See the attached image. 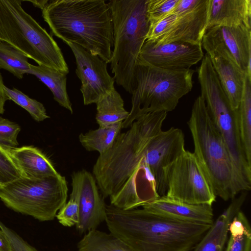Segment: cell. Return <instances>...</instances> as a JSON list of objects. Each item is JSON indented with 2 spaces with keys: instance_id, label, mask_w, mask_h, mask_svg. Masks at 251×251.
<instances>
[{
  "instance_id": "obj_1",
  "label": "cell",
  "mask_w": 251,
  "mask_h": 251,
  "mask_svg": "<svg viewBox=\"0 0 251 251\" xmlns=\"http://www.w3.org/2000/svg\"><path fill=\"white\" fill-rule=\"evenodd\" d=\"M110 232L133 251H190L212 224L177 220L145 209L123 210L106 205Z\"/></svg>"
},
{
  "instance_id": "obj_2",
  "label": "cell",
  "mask_w": 251,
  "mask_h": 251,
  "mask_svg": "<svg viewBox=\"0 0 251 251\" xmlns=\"http://www.w3.org/2000/svg\"><path fill=\"white\" fill-rule=\"evenodd\" d=\"M42 13L54 36L110 63L113 25L110 7L104 0H49Z\"/></svg>"
},
{
  "instance_id": "obj_3",
  "label": "cell",
  "mask_w": 251,
  "mask_h": 251,
  "mask_svg": "<svg viewBox=\"0 0 251 251\" xmlns=\"http://www.w3.org/2000/svg\"><path fill=\"white\" fill-rule=\"evenodd\" d=\"M166 112L149 113L117 135L110 147L100 155L93 174L103 198L115 194L144 160L151 140L160 131Z\"/></svg>"
},
{
  "instance_id": "obj_4",
  "label": "cell",
  "mask_w": 251,
  "mask_h": 251,
  "mask_svg": "<svg viewBox=\"0 0 251 251\" xmlns=\"http://www.w3.org/2000/svg\"><path fill=\"white\" fill-rule=\"evenodd\" d=\"M188 125L193 138V152L215 195L233 200L243 190L224 141L201 96L195 100Z\"/></svg>"
},
{
  "instance_id": "obj_5",
  "label": "cell",
  "mask_w": 251,
  "mask_h": 251,
  "mask_svg": "<svg viewBox=\"0 0 251 251\" xmlns=\"http://www.w3.org/2000/svg\"><path fill=\"white\" fill-rule=\"evenodd\" d=\"M108 4L113 25L111 70L117 85L131 94L136 63L150 26L147 0H113Z\"/></svg>"
},
{
  "instance_id": "obj_6",
  "label": "cell",
  "mask_w": 251,
  "mask_h": 251,
  "mask_svg": "<svg viewBox=\"0 0 251 251\" xmlns=\"http://www.w3.org/2000/svg\"><path fill=\"white\" fill-rule=\"evenodd\" d=\"M194 70H169L148 64L138 59L135 70V85L132 93V107L122 128L130 126L144 115L172 111L179 100L189 93L193 85Z\"/></svg>"
},
{
  "instance_id": "obj_7",
  "label": "cell",
  "mask_w": 251,
  "mask_h": 251,
  "mask_svg": "<svg viewBox=\"0 0 251 251\" xmlns=\"http://www.w3.org/2000/svg\"><path fill=\"white\" fill-rule=\"evenodd\" d=\"M20 0H0V41L22 52L38 65L68 74V66L57 43L22 6Z\"/></svg>"
},
{
  "instance_id": "obj_8",
  "label": "cell",
  "mask_w": 251,
  "mask_h": 251,
  "mask_svg": "<svg viewBox=\"0 0 251 251\" xmlns=\"http://www.w3.org/2000/svg\"><path fill=\"white\" fill-rule=\"evenodd\" d=\"M201 96L222 137L243 191L251 189V164L246 157L233 110L213 68L209 55H204L197 69Z\"/></svg>"
},
{
  "instance_id": "obj_9",
  "label": "cell",
  "mask_w": 251,
  "mask_h": 251,
  "mask_svg": "<svg viewBox=\"0 0 251 251\" xmlns=\"http://www.w3.org/2000/svg\"><path fill=\"white\" fill-rule=\"evenodd\" d=\"M68 191L66 178L60 174L41 178L22 176L0 185V200L15 212L50 221L66 202Z\"/></svg>"
},
{
  "instance_id": "obj_10",
  "label": "cell",
  "mask_w": 251,
  "mask_h": 251,
  "mask_svg": "<svg viewBox=\"0 0 251 251\" xmlns=\"http://www.w3.org/2000/svg\"><path fill=\"white\" fill-rule=\"evenodd\" d=\"M165 196L192 204H212L216 196L194 152L185 150L164 170Z\"/></svg>"
},
{
  "instance_id": "obj_11",
  "label": "cell",
  "mask_w": 251,
  "mask_h": 251,
  "mask_svg": "<svg viewBox=\"0 0 251 251\" xmlns=\"http://www.w3.org/2000/svg\"><path fill=\"white\" fill-rule=\"evenodd\" d=\"M75 59V73L81 82L80 91L84 105L96 103L114 87L115 79L108 74L107 63L79 45L66 43Z\"/></svg>"
},
{
  "instance_id": "obj_12",
  "label": "cell",
  "mask_w": 251,
  "mask_h": 251,
  "mask_svg": "<svg viewBox=\"0 0 251 251\" xmlns=\"http://www.w3.org/2000/svg\"><path fill=\"white\" fill-rule=\"evenodd\" d=\"M72 192L78 205L79 220L75 226L80 233L97 229L106 218V205L93 175L85 170L72 175Z\"/></svg>"
},
{
  "instance_id": "obj_13",
  "label": "cell",
  "mask_w": 251,
  "mask_h": 251,
  "mask_svg": "<svg viewBox=\"0 0 251 251\" xmlns=\"http://www.w3.org/2000/svg\"><path fill=\"white\" fill-rule=\"evenodd\" d=\"M203 56L201 44L182 41L157 43L146 40L138 58L156 67L178 70L190 69Z\"/></svg>"
},
{
  "instance_id": "obj_14",
  "label": "cell",
  "mask_w": 251,
  "mask_h": 251,
  "mask_svg": "<svg viewBox=\"0 0 251 251\" xmlns=\"http://www.w3.org/2000/svg\"><path fill=\"white\" fill-rule=\"evenodd\" d=\"M184 143L182 131L172 127L167 130L160 131L147 147L144 159L154 178L160 197L166 193L164 170L185 150Z\"/></svg>"
},
{
  "instance_id": "obj_15",
  "label": "cell",
  "mask_w": 251,
  "mask_h": 251,
  "mask_svg": "<svg viewBox=\"0 0 251 251\" xmlns=\"http://www.w3.org/2000/svg\"><path fill=\"white\" fill-rule=\"evenodd\" d=\"M201 45L205 50L225 48L242 71L251 78V27L215 26L205 31Z\"/></svg>"
},
{
  "instance_id": "obj_16",
  "label": "cell",
  "mask_w": 251,
  "mask_h": 251,
  "mask_svg": "<svg viewBox=\"0 0 251 251\" xmlns=\"http://www.w3.org/2000/svg\"><path fill=\"white\" fill-rule=\"evenodd\" d=\"M159 197L154 178L144 159L118 191L109 198L111 205L130 210L142 207Z\"/></svg>"
},
{
  "instance_id": "obj_17",
  "label": "cell",
  "mask_w": 251,
  "mask_h": 251,
  "mask_svg": "<svg viewBox=\"0 0 251 251\" xmlns=\"http://www.w3.org/2000/svg\"><path fill=\"white\" fill-rule=\"evenodd\" d=\"M209 0H200L192 9L179 15L170 29L155 41L157 43L176 41L201 44L207 25Z\"/></svg>"
},
{
  "instance_id": "obj_18",
  "label": "cell",
  "mask_w": 251,
  "mask_h": 251,
  "mask_svg": "<svg viewBox=\"0 0 251 251\" xmlns=\"http://www.w3.org/2000/svg\"><path fill=\"white\" fill-rule=\"evenodd\" d=\"M206 51L232 109H237L247 75L224 47L217 46Z\"/></svg>"
},
{
  "instance_id": "obj_19",
  "label": "cell",
  "mask_w": 251,
  "mask_h": 251,
  "mask_svg": "<svg viewBox=\"0 0 251 251\" xmlns=\"http://www.w3.org/2000/svg\"><path fill=\"white\" fill-rule=\"evenodd\" d=\"M142 208L177 220L207 224L213 223L212 205L189 204L170 199L165 195L144 205Z\"/></svg>"
},
{
  "instance_id": "obj_20",
  "label": "cell",
  "mask_w": 251,
  "mask_h": 251,
  "mask_svg": "<svg viewBox=\"0 0 251 251\" xmlns=\"http://www.w3.org/2000/svg\"><path fill=\"white\" fill-rule=\"evenodd\" d=\"M241 25L251 27V0H209L206 31Z\"/></svg>"
},
{
  "instance_id": "obj_21",
  "label": "cell",
  "mask_w": 251,
  "mask_h": 251,
  "mask_svg": "<svg viewBox=\"0 0 251 251\" xmlns=\"http://www.w3.org/2000/svg\"><path fill=\"white\" fill-rule=\"evenodd\" d=\"M23 177L41 178L59 175L50 160L32 146L5 149Z\"/></svg>"
},
{
  "instance_id": "obj_22",
  "label": "cell",
  "mask_w": 251,
  "mask_h": 251,
  "mask_svg": "<svg viewBox=\"0 0 251 251\" xmlns=\"http://www.w3.org/2000/svg\"><path fill=\"white\" fill-rule=\"evenodd\" d=\"M247 195V192L244 191L238 197L233 199L228 207L212 223L193 251H223L227 239L229 225L240 211Z\"/></svg>"
},
{
  "instance_id": "obj_23",
  "label": "cell",
  "mask_w": 251,
  "mask_h": 251,
  "mask_svg": "<svg viewBox=\"0 0 251 251\" xmlns=\"http://www.w3.org/2000/svg\"><path fill=\"white\" fill-rule=\"evenodd\" d=\"M26 74L37 77L50 89L54 100L73 114L72 104L67 91V74L44 66L31 64Z\"/></svg>"
},
{
  "instance_id": "obj_24",
  "label": "cell",
  "mask_w": 251,
  "mask_h": 251,
  "mask_svg": "<svg viewBox=\"0 0 251 251\" xmlns=\"http://www.w3.org/2000/svg\"><path fill=\"white\" fill-rule=\"evenodd\" d=\"M96 120L99 126H106L126 120L129 115L120 94L114 88L96 103Z\"/></svg>"
},
{
  "instance_id": "obj_25",
  "label": "cell",
  "mask_w": 251,
  "mask_h": 251,
  "mask_svg": "<svg viewBox=\"0 0 251 251\" xmlns=\"http://www.w3.org/2000/svg\"><path fill=\"white\" fill-rule=\"evenodd\" d=\"M241 140L248 162L251 164V78L246 76L241 99L235 109Z\"/></svg>"
},
{
  "instance_id": "obj_26",
  "label": "cell",
  "mask_w": 251,
  "mask_h": 251,
  "mask_svg": "<svg viewBox=\"0 0 251 251\" xmlns=\"http://www.w3.org/2000/svg\"><path fill=\"white\" fill-rule=\"evenodd\" d=\"M77 248V251H133L112 233L97 229L86 233L78 242Z\"/></svg>"
},
{
  "instance_id": "obj_27",
  "label": "cell",
  "mask_w": 251,
  "mask_h": 251,
  "mask_svg": "<svg viewBox=\"0 0 251 251\" xmlns=\"http://www.w3.org/2000/svg\"><path fill=\"white\" fill-rule=\"evenodd\" d=\"M122 122L106 126H99L79 135L81 145L88 151H97L100 155L104 153L113 145L122 129Z\"/></svg>"
},
{
  "instance_id": "obj_28",
  "label": "cell",
  "mask_w": 251,
  "mask_h": 251,
  "mask_svg": "<svg viewBox=\"0 0 251 251\" xmlns=\"http://www.w3.org/2000/svg\"><path fill=\"white\" fill-rule=\"evenodd\" d=\"M28 58L10 44L0 42V69L5 70L19 79H22L29 70Z\"/></svg>"
},
{
  "instance_id": "obj_29",
  "label": "cell",
  "mask_w": 251,
  "mask_h": 251,
  "mask_svg": "<svg viewBox=\"0 0 251 251\" xmlns=\"http://www.w3.org/2000/svg\"><path fill=\"white\" fill-rule=\"evenodd\" d=\"M4 90L8 100H11L27 111L34 120L41 122L49 118L43 104L29 98L18 89H10L4 85Z\"/></svg>"
},
{
  "instance_id": "obj_30",
  "label": "cell",
  "mask_w": 251,
  "mask_h": 251,
  "mask_svg": "<svg viewBox=\"0 0 251 251\" xmlns=\"http://www.w3.org/2000/svg\"><path fill=\"white\" fill-rule=\"evenodd\" d=\"M178 0H147L146 12L150 25L170 14Z\"/></svg>"
},
{
  "instance_id": "obj_31",
  "label": "cell",
  "mask_w": 251,
  "mask_h": 251,
  "mask_svg": "<svg viewBox=\"0 0 251 251\" xmlns=\"http://www.w3.org/2000/svg\"><path fill=\"white\" fill-rule=\"evenodd\" d=\"M22 176L6 150L0 146V185Z\"/></svg>"
},
{
  "instance_id": "obj_32",
  "label": "cell",
  "mask_w": 251,
  "mask_h": 251,
  "mask_svg": "<svg viewBox=\"0 0 251 251\" xmlns=\"http://www.w3.org/2000/svg\"><path fill=\"white\" fill-rule=\"evenodd\" d=\"M20 131L19 124L0 116V146L4 149L17 147Z\"/></svg>"
},
{
  "instance_id": "obj_33",
  "label": "cell",
  "mask_w": 251,
  "mask_h": 251,
  "mask_svg": "<svg viewBox=\"0 0 251 251\" xmlns=\"http://www.w3.org/2000/svg\"><path fill=\"white\" fill-rule=\"evenodd\" d=\"M56 218L64 226H76L79 220L78 205L76 200L70 197V199L58 211Z\"/></svg>"
},
{
  "instance_id": "obj_34",
  "label": "cell",
  "mask_w": 251,
  "mask_h": 251,
  "mask_svg": "<svg viewBox=\"0 0 251 251\" xmlns=\"http://www.w3.org/2000/svg\"><path fill=\"white\" fill-rule=\"evenodd\" d=\"M177 15L170 13L155 24L150 25L147 40L155 41L164 35L175 22Z\"/></svg>"
},
{
  "instance_id": "obj_35",
  "label": "cell",
  "mask_w": 251,
  "mask_h": 251,
  "mask_svg": "<svg viewBox=\"0 0 251 251\" xmlns=\"http://www.w3.org/2000/svg\"><path fill=\"white\" fill-rule=\"evenodd\" d=\"M0 229L4 232L9 240L12 251H38L25 241L16 232L6 226L0 221Z\"/></svg>"
},
{
  "instance_id": "obj_36",
  "label": "cell",
  "mask_w": 251,
  "mask_h": 251,
  "mask_svg": "<svg viewBox=\"0 0 251 251\" xmlns=\"http://www.w3.org/2000/svg\"><path fill=\"white\" fill-rule=\"evenodd\" d=\"M225 251H251V230L240 236H229Z\"/></svg>"
},
{
  "instance_id": "obj_37",
  "label": "cell",
  "mask_w": 251,
  "mask_h": 251,
  "mask_svg": "<svg viewBox=\"0 0 251 251\" xmlns=\"http://www.w3.org/2000/svg\"><path fill=\"white\" fill-rule=\"evenodd\" d=\"M200 0H178L171 13L179 15L195 7Z\"/></svg>"
},
{
  "instance_id": "obj_38",
  "label": "cell",
  "mask_w": 251,
  "mask_h": 251,
  "mask_svg": "<svg viewBox=\"0 0 251 251\" xmlns=\"http://www.w3.org/2000/svg\"><path fill=\"white\" fill-rule=\"evenodd\" d=\"M4 86L2 77L0 72V114L4 113L5 103L8 100L4 92Z\"/></svg>"
},
{
  "instance_id": "obj_39",
  "label": "cell",
  "mask_w": 251,
  "mask_h": 251,
  "mask_svg": "<svg viewBox=\"0 0 251 251\" xmlns=\"http://www.w3.org/2000/svg\"><path fill=\"white\" fill-rule=\"evenodd\" d=\"M0 251H12L10 243L4 232L0 229Z\"/></svg>"
},
{
  "instance_id": "obj_40",
  "label": "cell",
  "mask_w": 251,
  "mask_h": 251,
  "mask_svg": "<svg viewBox=\"0 0 251 251\" xmlns=\"http://www.w3.org/2000/svg\"><path fill=\"white\" fill-rule=\"evenodd\" d=\"M32 3L33 5L35 7L39 8L42 10L44 8L46 5L49 2L48 0H26Z\"/></svg>"
},
{
  "instance_id": "obj_41",
  "label": "cell",
  "mask_w": 251,
  "mask_h": 251,
  "mask_svg": "<svg viewBox=\"0 0 251 251\" xmlns=\"http://www.w3.org/2000/svg\"></svg>"
}]
</instances>
